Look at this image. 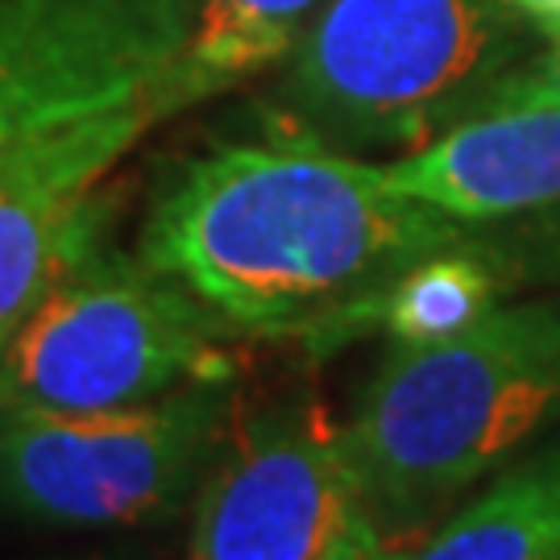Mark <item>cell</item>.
Instances as JSON below:
<instances>
[{
	"instance_id": "obj_11",
	"label": "cell",
	"mask_w": 560,
	"mask_h": 560,
	"mask_svg": "<svg viewBox=\"0 0 560 560\" xmlns=\"http://www.w3.org/2000/svg\"><path fill=\"white\" fill-rule=\"evenodd\" d=\"M506 266L486 241L444 245L411 261L378 295L370 328H382L395 345H428L457 337L499 307Z\"/></svg>"
},
{
	"instance_id": "obj_7",
	"label": "cell",
	"mask_w": 560,
	"mask_h": 560,
	"mask_svg": "<svg viewBox=\"0 0 560 560\" xmlns=\"http://www.w3.org/2000/svg\"><path fill=\"white\" fill-rule=\"evenodd\" d=\"M191 25L187 0H0V159L162 92Z\"/></svg>"
},
{
	"instance_id": "obj_3",
	"label": "cell",
	"mask_w": 560,
	"mask_h": 560,
	"mask_svg": "<svg viewBox=\"0 0 560 560\" xmlns=\"http://www.w3.org/2000/svg\"><path fill=\"white\" fill-rule=\"evenodd\" d=\"M506 0H328L295 42L282 104L316 141L423 150L515 71Z\"/></svg>"
},
{
	"instance_id": "obj_4",
	"label": "cell",
	"mask_w": 560,
	"mask_h": 560,
	"mask_svg": "<svg viewBox=\"0 0 560 560\" xmlns=\"http://www.w3.org/2000/svg\"><path fill=\"white\" fill-rule=\"evenodd\" d=\"M224 324L150 261L96 245L0 349V407L104 411L224 386Z\"/></svg>"
},
{
	"instance_id": "obj_9",
	"label": "cell",
	"mask_w": 560,
	"mask_h": 560,
	"mask_svg": "<svg viewBox=\"0 0 560 560\" xmlns=\"http://www.w3.org/2000/svg\"><path fill=\"white\" fill-rule=\"evenodd\" d=\"M386 179L465 224L560 203V108L494 104L390 162Z\"/></svg>"
},
{
	"instance_id": "obj_2",
	"label": "cell",
	"mask_w": 560,
	"mask_h": 560,
	"mask_svg": "<svg viewBox=\"0 0 560 560\" xmlns=\"http://www.w3.org/2000/svg\"><path fill=\"white\" fill-rule=\"evenodd\" d=\"M557 420L560 303H515L457 337L395 345L345 444L374 523L411 527Z\"/></svg>"
},
{
	"instance_id": "obj_6",
	"label": "cell",
	"mask_w": 560,
	"mask_h": 560,
	"mask_svg": "<svg viewBox=\"0 0 560 560\" xmlns=\"http://www.w3.org/2000/svg\"><path fill=\"white\" fill-rule=\"evenodd\" d=\"M191 560H386L345 428L320 402L237 423L196 499Z\"/></svg>"
},
{
	"instance_id": "obj_12",
	"label": "cell",
	"mask_w": 560,
	"mask_h": 560,
	"mask_svg": "<svg viewBox=\"0 0 560 560\" xmlns=\"http://www.w3.org/2000/svg\"><path fill=\"white\" fill-rule=\"evenodd\" d=\"M320 13V0H208L179 67L166 80L175 108L224 92L229 83L291 55L303 30Z\"/></svg>"
},
{
	"instance_id": "obj_8",
	"label": "cell",
	"mask_w": 560,
	"mask_h": 560,
	"mask_svg": "<svg viewBox=\"0 0 560 560\" xmlns=\"http://www.w3.org/2000/svg\"><path fill=\"white\" fill-rule=\"evenodd\" d=\"M166 113H175V104L162 88L21 141L0 159V349L46 291L101 245L104 203L96 183Z\"/></svg>"
},
{
	"instance_id": "obj_10",
	"label": "cell",
	"mask_w": 560,
	"mask_h": 560,
	"mask_svg": "<svg viewBox=\"0 0 560 560\" xmlns=\"http://www.w3.org/2000/svg\"><path fill=\"white\" fill-rule=\"evenodd\" d=\"M386 560H560V444L506 469L428 540Z\"/></svg>"
},
{
	"instance_id": "obj_1",
	"label": "cell",
	"mask_w": 560,
	"mask_h": 560,
	"mask_svg": "<svg viewBox=\"0 0 560 560\" xmlns=\"http://www.w3.org/2000/svg\"><path fill=\"white\" fill-rule=\"evenodd\" d=\"M474 224L402 196L386 166L324 141H233L183 162L141 229V258L237 332L340 345L370 328L411 261Z\"/></svg>"
},
{
	"instance_id": "obj_14",
	"label": "cell",
	"mask_w": 560,
	"mask_h": 560,
	"mask_svg": "<svg viewBox=\"0 0 560 560\" xmlns=\"http://www.w3.org/2000/svg\"><path fill=\"white\" fill-rule=\"evenodd\" d=\"M520 18H527L532 25H540L544 34L560 38V0H506Z\"/></svg>"
},
{
	"instance_id": "obj_5",
	"label": "cell",
	"mask_w": 560,
	"mask_h": 560,
	"mask_svg": "<svg viewBox=\"0 0 560 560\" xmlns=\"http://www.w3.org/2000/svg\"><path fill=\"white\" fill-rule=\"evenodd\" d=\"M224 436L217 386L104 411L0 407V502L80 527L159 520L208 474Z\"/></svg>"
},
{
	"instance_id": "obj_13",
	"label": "cell",
	"mask_w": 560,
	"mask_h": 560,
	"mask_svg": "<svg viewBox=\"0 0 560 560\" xmlns=\"http://www.w3.org/2000/svg\"><path fill=\"white\" fill-rule=\"evenodd\" d=\"M494 104H552V108H560V38L548 50V59H540L536 71H515L502 83Z\"/></svg>"
}]
</instances>
